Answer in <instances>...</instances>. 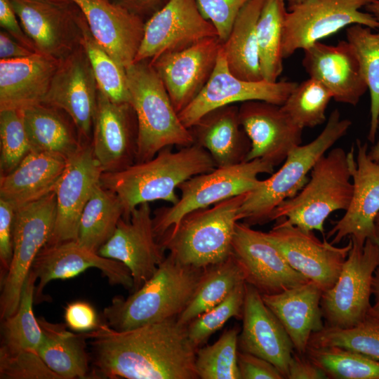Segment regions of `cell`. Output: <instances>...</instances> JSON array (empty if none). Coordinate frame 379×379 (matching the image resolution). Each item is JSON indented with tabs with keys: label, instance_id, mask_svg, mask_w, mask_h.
<instances>
[{
	"label": "cell",
	"instance_id": "6da1fadb",
	"mask_svg": "<svg viewBox=\"0 0 379 379\" xmlns=\"http://www.w3.org/2000/svg\"><path fill=\"white\" fill-rule=\"evenodd\" d=\"M178 317L119 331L107 324L84 333L94 374L126 379H197V348Z\"/></svg>",
	"mask_w": 379,
	"mask_h": 379
},
{
	"label": "cell",
	"instance_id": "7a4b0ae2",
	"mask_svg": "<svg viewBox=\"0 0 379 379\" xmlns=\"http://www.w3.org/2000/svg\"><path fill=\"white\" fill-rule=\"evenodd\" d=\"M171 148L166 147L151 159L123 170L102 173L100 184L119 197L124 218L143 203L163 200L175 204L179 199L175 190L180 184L215 168L209 153L196 143L176 152Z\"/></svg>",
	"mask_w": 379,
	"mask_h": 379
},
{
	"label": "cell",
	"instance_id": "3957f363",
	"mask_svg": "<svg viewBox=\"0 0 379 379\" xmlns=\"http://www.w3.org/2000/svg\"><path fill=\"white\" fill-rule=\"evenodd\" d=\"M204 268L181 264L170 253L154 274L127 298L103 310L105 324L124 331L178 317L189 303Z\"/></svg>",
	"mask_w": 379,
	"mask_h": 379
},
{
	"label": "cell",
	"instance_id": "277c9868",
	"mask_svg": "<svg viewBox=\"0 0 379 379\" xmlns=\"http://www.w3.org/2000/svg\"><path fill=\"white\" fill-rule=\"evenodd\" d=\"M126 73L130 103L138 121L135 162L149 160L166 147L194 144L190 129L180 121L150 60L133 62Z\"/></svg>",
	"mask_w": 379,
	"mask_h": 379
},
{
	"label": "cell",
	"instance_id": "5b68a950",
	"mask_svg": "<svg viewBox=\"0 0 379 379\" xmlns=\"http://www.w3.org/2000/svg\"><path fill=\"white\" fill-rule=\"evenodd\" d=\"M351 125V120L342 119L339 110L333 109L315 139L293 148L277 171L260 180L257 187L246 193L239 209V221L250 226L270 222L275 208L302 188L317 161L347 133Z\"/></svg>",
	"mask_w": 379,
	"mask_h": 379
},
{
	"label": "cell",
	"instance_id": "8992f818",
	"mask_svg": "<svg viewBox=\"0 0 379 379\" xmlns=\"http://www.w3.org/2000/svg\"><path fill=\"white\" fill-rule=\"evenodd\" d=\"M246 193L185 215L178 227L158 241L182 265L206 268L232 253L238 212Z\"/></svg>",
	"mask_w": 379,
	"mask_h": 379
},
{
	"label": "cell",
	"instance_id": "52a82bcc",
	"mask_svg": "<svg viewBox=\"0 0 379 379\" xmlns=\"http://www.w3.org/2000/svg\"><path fill=\"white\" fill-rule=\"evenodd\" d=\"M351 178L347 152L341 147L332 149L317 161L302 188L275 208L270 220L285 218L302 230H317L324 236L328 217L335 211H346L350 204Z\"/></svg>",
	"mask_w": 379,
	"mask_h": 379
},
{
	"label": "cell",
	"instance_id": "ba28073f",
	"mask_svg": "<svg viewBox=\"0 0 379 379\" xmlns=\"http://www.w3.org/2000/svg\"><path fill=\"white\" fill-rule=\"evenodd\" d=\"M274 172L272 165L255 159L215 167L190 178L179 185L180 196L177 203L154 212L153 227L157 240L166 232L175 230L187 213L247 193L257 187L260 174L271 175Z\"/></svg>",
	"mask_w": 379,
	"mask_h": 379
},
{
	"label": "cell",
	"instance_id": "9c48e42d",
	"mask_svg": "<svg viewBox=\"0 0 379 379\" xmlns=\"http://www.w3.org/2000/svg\"><path fill=\"white\" fill-rule=\"evenodd\" d=\"M55 217V190L15 208L12 260L1 282V320L17 311L25 281L37 254L51 237Z\"/></svg>",
	"mask_w": 379,
	"mask_h": 379
},
{
	"label": "cell",
	"instance_id": "30bf717a",
	"mask_svg": "<svg viewBox=\"0 0 379 379\" xmlns=\"http://www.w3.org/2000/svg\"><path fill=\"white\" fill-rule=\"evenodd\" d=\"M352 242L336 282L321 295L325 326L352 328L366 317L371 307L372 279L379 267V243L370 239L362 246Z\"/></svg>",
	"mask_w": 379,
	"mask_h": 379
},
{
	"label": "cell",
	"instance_id": "8fae6325",
	"mask_svg": "<svg viewBox=\"0 0 379 379\" xmlns=\"http://www.w3.org/2000/svg\"><path fill=\"white\" fill-rule=\"evenodd\" d=\"M377 1L306 0L287 8L282 41L284 59L347 26L359 24L378 29L376 18L360 11Z\"/></svg>",
	"mask_w": 379,
	"mask_h": 379
},
{
	"label": "cell",
	"instance_id": "7c38bea8",
	"mask_svg": "<svg viewBox=\"0 0 379 379\" xmlns=\"http://www.w3.org/2000/svg\"><path fill=\"white\" fill-rule=\"evenodd\" d=\"M38 53L61 60L80 44L84 15L70 0H10Z\"/></svg>",
	"mask_w": 379,
	"mask_h": 379
},
{
	"label": "cell",
	"instance_id": "4fadbf2b",
	"mask_svg": "<svg viewBox=\"0 0 379 379\" xmlns=\"http://www.w3.org/2000/svg\"><path fill=\"white\" fill-rule=\"evenodd\" d=\"M266 238L280 251L291 267L316 284L323 292L337 281L352 245L338 247L324 237L320 241L313 231H305L288 222L285 218L276 224Z\"/></svg>",
	"mask_w": 379,
	"mask_h": 379
},
{
	"label": "cell",
	"instance_id": "5bb4252c",
	"mask_svg": "<svg viewBox=\"0 0 379 379\" xmlns=\"http://www.w3.org/2000/svg\"><path fill=\"white\" fill-rule=\"evenodd\" d=\"M357 155L354 146L347 152V161L353 183L350 204L343 216L334 222L326 239L333 237L336 244L346 237L364 246L370 239L379 243V227L375 218L379 213V161L368 156V145L357 140Z\"/></svg>",
	"mask_w": 379,
	"mask_h": 379
},
{
	"label": "cell",
	"instance_id": "9a60e30c",
	"mask_svg": "<svg viewBox=\"0 0 379 379\" xmlns=\"http://www.w3.org/2000/svg\"><path fill=\"white\" fill-rule=\"evenodd\" d=\"M297 85L289 81H248L236 77L227 67L221 46L209 80L178 116L183 125L190 128L208 112L227 105L262 100L281 106Z\"/></svg>",
	"mask_w": 379,
	"mask_h": 379
},
{
	"label": "cell",
	"instance_id": "2e32d148",
	"mask_svg": "<svg viewBox=\"0 0 379 379\" xmlns=\"http://www.w3.org/2000/svg\"><path fill=\"white\" fill-rule=\"evenodd\" d=\"M213 36H218V32L202 15L197 0H169L145 22L143 38L134 62L151 60Z\"/></svg>",
	"mask_w": 379,
	"mask_h": 379
},
{
	"label": "cell",
	"instance_id": "e0dca14e",
	"mask_svg": "<svg viewBox=\"0 0 379 379\" xmlns=\"http://www.w3.org/2000/svg\"><path fill=\"white\" fill-rule=\"evenodd\" d=\"M164 251L154 231L149 204L143 203L131 211L128 218L120 220L113 235L98 253L128 267L134 291L154 274L165 258Z\"/></svg>",
	"mask_w": 379,
	"mask_h": 379
},
{
	"label": "cell",
	"instance_id": "ac0fdd59",
	"mask_svg": "<svg viewBox=\"0 0 379 379\" xmlns=\"http://www.w3.org/2000/svg\"><path fill=\"white\" fill-rule=\"evenodd\" d=\"M98 87L81 46L60 60L44 104L64 111L84 141L91 142Z\"/></svg>",
	"mask_w": 379,
	"mask_h": 379
},
{
	"label": "cell",
	"instance_id": "d6986e66",
	"mask_svg": "<svg viewBox=\"0 0 379 379\" xmlns=\"http://www.w3.org/2000/svg\"><path fill=\"white\" fill-rule=\"evenodd\" d=\"M232 254L244 272L245 282L261 294H274L310 281L287 262L264 232L237 222Z\"/></svg>",
	"mask_w": 379,
	"mask_h": 379
},
{
	"label": "cell",
	"instance_id": "ffe728a7",
	"mask_svg": "<svg viewBox=\"0 0 379 379\" xmlns=\"http://www.w3.org/2000/svg\"><path fill=\"white\" fill-rule=\"evenodd\" d=\"M221 46L218 36L208 37L150 60L178 113L199 95L209 80Z\"/></svg>",
	"mask_w": 379,
	"mask_h": 379
},
{
	"label": "cell",
	"instance_id": "44dd1931",
	"mask_svg": "<svg viewBox=\"0 0 379 379\" xmlns=\"http://www.w3.org/2000/svg\"><path fill=\"white\" fill-rule=\"evenodd\" d=\"M138 133L132 105L114 102L98 89L91 146L103 173L119 171L135 163Z\"/></svg>",
	"mask_w": 379,
	"mask_h": 379
},
{
	"label": "cell",
	"instance_id": "7402d4cb",
	"mask_svg": "<svg viewBox=\"0 0 379 379\" xmlns=\"http://www.w3.org/2000/svg\"><path fill=\"white\" fill-rule=\"evenodd\" d=\"M239 119L251 141L246 161L260 159L274 167L301 145L303 128L280 105L262 100L241 102Z\"/></svg>",
	"mask_w": 379,
	"mask_h": 379
},
{
	"label": "cell",
	"instance_id": "603a6c76",
	"mask_svg": "<svg viewBox=\"0 0 379 379\" xmlns=\"http://www.w3.org/2000/svg\"><path fill=\"white\" fill-rule=\"evenodd\" d=\"M103 173L95 158L91 142L67 159V166L55 188L56 217L46 244L77 240L82 211Z\"/></svg>",
	"mask_w": 379,
	"mask_h": 379
},
{
	"label": "cell",
	"instance_id": "cb8c5ba5",
	"mask_svg": "<svg viewBox=\"0 0 379 379\" xmlns=\"http://www.w3.org/2000/svg\"><path fill=\"white\" fill-rule=\"evenodd\" d=\"M93 267L100 270L111 284L133 289L131 274L124 264L69 240L46 244L37 254L31 269L39 281L34 300L43 297L44 288L51 281L72 278Z\"/></svg>",
	"mask_w": 379,
	"mask_h": 379
},
{
	"label": "cell",
	"instance_id": "d4e9b609",
	"mask_svg": "<svg viewBox=\"0 0 379 379\" xmlns=\"http://www.w3.org/2000/svg\"><path fill=\"white\" fill-rule=\"evenodd\" d=\"M242 329L239 335V350L272 363L288 378L293 344L284 327L264 302L262 294L245 283Z\"/></svg>",
	"mask_w": 379,
	"mask_h": 379
},
{
	"label": "cell",
	"instance_id": "484cf974",
	"mask_svg": "<svg viewBox=\"0 0 379 379\" xmlns=\"http://www.w3.org/2000/svg\"><path fill=\"white\" fill-rule=\"evenodd\" d=\"M302 64L310 77L320 81L338 102L355 106L368 90L357 54L350 42L317 41L303 49Z\"/></svg>",
	"mask_w": 379,
	"mask_h": 379
},
{
	"label": "cell",
	"instance_id": "4316f807",
	"mask_svg": "<svg viewBox=\"0 0 379 379\" xmlns=\"http://www.w3.org/2000/svg\"><path fill=\"white\" fill-rule=\"evenodd\" d=\"M80 8L98 44L126 69L135 59L145 21L108 0H70Z\"/></svg>",
	"mask_w": 379,
	"mask_h": 379
},
{
	"label": "cell",
	"instance_id": "83f0119b",
	"mask_svg": "<svg viewBox=\"0 0 379 379\" xmlns=\"http://www.w3.org/2000/svg\"><path fill=\"white\" fill-rule=\"evenodd\" d=\"M60 60L40 53L0 60V111L43 103Z\"/></svg>",
	"mask_w": 379,
	"mask_h": 379
},
{
	"label": "cell",
	"instance_id": "f1b7e54d",
	"mask_svg": "<svg viewBox=\"0 0 379 379\" xmlns=\"http://www.w3.org/2000/svg\"><path fill=\"white\" fill-rule=\"evenodd\" d=\"M189 129L194 143L209 153L215 167L246 161L251 145L240 121L239 105L231 104L215 108Z\"/></svg>",
	"mask_w": 379,
	"mask_h": 379
},
{
	"label": "cell",
	"instance_id": "f546056e",
	"mask_svg": "<svg viewBox=\"0 0 379 379\" xmlns=\"http://www.w3.org/2000/svg\"><path fill=\"white\" fill-rule=\"evenodd\" d=\"M323 291L308 281L274 294H262L266 305L279 319L295 352L305 354L311 335L324 328L321 299Z\"/></svg>",
	"mask_w": 379,
	"mask_h": 379
},
{
	"label": "cell",
	"instance_id": "4dcf8cb0",
	"mask_svg": "<svg viewBox=\"0 0 379 379\" xmlns=\"http://www.w3.org/2000/svg\"><path fill=\"white\" fill-rule=\"evenodd\" d=\"M67 164L55 154L31 151L11 172L0 176V199L15 208L55 190Z\"/></svg>",
	"mask_w": 379,
	"mask_h": 379
},
{
	"label": "cell",
	"instance_id": "1f68e13d",
	"mask_svg": "<svg viewBox=\"0 0 379 379\" xmlns=\"http://www.w3.org/2000/svg\"><path fill=\"white\" fill-rule=\"evenodd\" d=\"M60 111L41 103L22 109V113L32 150L55 154L68 159L86 142Z\"/></svg>",
	"mask_w": 379,
	"mask_h": 379
},
{
	"label": "cell",
	"instance_id": "d6a6232c",
	"mask_svg": "<svg viewBox=\"0 0 379 379\" xmlns=\"http://www.w3.org/2000/svg\"><path fill=\"white\" fill-rule=\"evenodd\" d=\"M264 0H249L240 10L222 51L227 67L248 81L263 80L260 65L256 26Z\"/></svg>",
	"mask_w": 379,
	"mask_h": 379
},
{
	"label": "cell",
	"instance_id": "836d02e7",
	"mask_svg": "<svg viewBox=\"0 0 379 379\" xmlns=\"http://www.w3.org/2000/svg\"><path fill=\"white\" fill-rule=\"evenodd\" d=\"M38 321L43 332L38 353L44 363L60 379L86 378L89 366L85 334H75L41 317Z\"/></svg>",
	"mask_w": 379,
	"mask_h": 379
},
{
	"label": "cell",
	"instance_id": "e575fe53",
	"mask_svg": "<svg viewBox=\"0 0 379 379\" xmlns=\"http://www.w3.org/2000/svg\"><path fill=\"white\" fill-rule=\"evenodd\" d=\"M245 283L242 269L232 255L204 268L196 289L178 321L187 326L201 314L223 301L239 285Z\"/></svg>",
	"mask_w": 379,
	"mask_h": 379
},
{
	"label": "cell",
	"instance_id": "d590c367",
	"mask_svg": "<svg viewBox=\"0 0 379 379\" xmlns=\"http://www.w3.org/2000/svg\"><path fill=\"white\" fill-rule=\"evenodd\" d=\"M124 214L119 197L100 182L82 211L77 241L85 248L98 253L113 235Z\"/></svg>",
	"mask_w": 379,
	"mask_h": 379
},
{
	"label": "cell",
	"instance_id": "8d00e7d4",
	"mask_svg": "<svg viewBox=\"0 0 379 379\" xmlns=\"http://www.w3.org/2000/svg\"><path fill=\"white\" fill-rule=\"evenodd\" d=\"M36 277L31 270L23 285L17 311L3 319L0 352L37 351L43 332L33 312Z\"/></svg>",
	"mask_w": 379,
	"mask_h": 379
},
{
	"label": "cell",
	"instance_id": "74e56055",
	"mask_svg": "<svg viewBox=\"0 0 379 379\" xmlns=\"http://www.w3.org/2000/svg\"><path fill=\"white\" fill-rule=\"evenodd\" d=\"M286 0H264L256 32L263 80L276 82L283 71L282 41Z\"/></svg>",
	"mask_w": 379,
	"mask_h": 379
},
{
	"label": "cell",
	"instance_id": "f35d334b",
	"mask_svg": "<svg viewBox=\"0 0 379 379\" xmlns=\"http://www.w3.org/2000/svg\"><path fill=\"white\" fill-rule=\"evenodd\" d=\"M359 24L346 30L347 41L354 47L371 97V120L368 140L373 143L379 119V32Z\"/></svg>",
	"mask_w": 379,
	"mask_h": 379
},
{
	"label": "cell",
	"instance_id": "ab89813d",
	"mask_svg": "<svg viewBox=\"0 0 379 379\" xmlns=\"http://www.w3.org/2000/svg\"><path fill=\"white\" fill-rule=\"evenodd\" d=\"M81 29L80 44L87 55L98 89L114 102L130 103L126 69L120 66L98 44L84 15L81 22Z\"/></svg>",
	"mask_w": 379,
	"mask_h": 379
},
{
	"label": "cell",
	"instance_id": "60d3db41",
	"mask_svg": "<svg viewBox=\"0 0 379 379\" xmlns=\"http://www.w3.org/2000/svg\"><path fill=\"white\" fill-rule=\"evenodd\" d=\"M306 355L331 379H379V361L338 346L307 347Z\"/></svg>",
	"mask_w": 379,
	"mask_h": 379
},
{
	"label": "cell",
	"instance_id": "b9f144b4",
	"mask_svg": "<svg viewBox=\"0 0 379 379\" xmlns=\"http://www.w3.org/2000/svg\"><path fill=\"white\" fill-rule=\"evenodd\" d=\"M338 346L379 361V317L368 312L356 326L349 328L324 326L313 333L308 347Z\"/></svg>",
	"mask_w": 379,
	"mask_h": 379
},
{
	"label": "cell",
	"instance_id": "7bdbcfd3",
	"mask_svg": "<svg viewBox=\"0 0 379 379\" xmlns=\"http://www.w3.org/2000/svg\"><path fill=\"white\" fill-rule=\"evenodd\" d=\"M239 330H226L217 341L199 347L195 368L201 379H241L237 363Z\"/></svg>",
	"mask_w": 379,
	"mask_h": 379
},
{
	"label": "cell",
	"instance_id": "ee69618b",
	"mask_svg": "<svg viewBox=\"0 0 379 379\" xmlns=\"http://www.w3.org/2000/svg\"><path fill=\"white\" fill-rule=\"evenodd\" d=\"M331 92L318 80L310 77L298 84L290 93L282 109L303 129L324 124Z\"/></svg>",
	"mask_w": 379,
	"mask_h": 379
},
{
	"label": "cell",
	"instance_id": "f6af8a7d",
	"mask_svg": "<svg viewBox=\"0 0 379 379\" xmlns=\"http://www.w3.org/2000/svg\"><path fill=\"white\" fill-rule=\"evenodd\" d=\"M245 283L237 286L220 303L201 314L187 325L188 337L196 348L205 343L230 319H242Z\"/></svg>",
	"mask_w": 379,
	"mask_h": 379
},
{
	"label": "cell",
	"instance_id": "bcb514c9",
	"mask_svg": "<svg viewBox=\"0 0 379 379\" xmlns=\"http://www.w3.org/2000/svg\"><path fill=\"white\" fill-rule=\"evenodd\" d=\"M0 174L13 171L31 152L22 110L0 111Z\"/></svg>",
	"mask_w": 379,
	"mask_h": 379
},
{
	"label": "cell",
	"instance_id": "7dc6e473",
	"mask_svg": "<svg viewBox=\"0 0 379 379\" xmlns=\"http://www.w3.org/2000/svg\"><path fill=\"white\" fill-rule=\"evenodd\" d=\"M1 379H60L44 363L37 351L0 352Z\"/></svg>",
	"mask_w": 379,
	"mask_h": 379
},
{
	"label": "cell",
	"instance_id": "c3c4849f",
	"mask_svg": "<svg viewBox=\"0 0 379 379\" xmlns=\"http://www.w3.org/2000/svg\"><path fill=\"white\" fill-rule=\"evenodd\" d=\"M249 0H197L199 8L225 41L240 10Z\"/></svg>",
	"mask_w": 379,
	"mask_h": 379
},
{
	"label": "cell",
	"instance_id": "681fc988",
	"mask_svg": "<svg viewBox=\"0 0 379 379\" xmlns=\"http://www.w3.org/2000/svg\"><path fill=\"white\" fill-rule=\"evenodd\" d=\"M15 208L0 199L1 282L5 278L13 257V232Z\"/></svg>",
	"mask_w": 379,
	"mask_h": 379
},
{
	"label": "cell",
	"instance_id": "f907efd6",
	"mask_svg": "<svg viewBox=\"0 0 379 379\" xmlns=\"http://www.w3.org/2000/svg\"><path fill=\"white\" fill-rule=\"evenodd\" d=\"M237 363L241 379H284L280 371L270 361L239 350Z\"/></svg>",
	"mask_w": 379,
	"mask_h": 379
},
{
	"label": "cell",
	"instance_id": "816d5d0a",
	"mask_svg": "<svg viewBox=\"0 0 379 379\" xmlns=\"http://www.w3.org/2000/svg\"><path fill=\"white\" fill-rule=\"evenodd\" d=\"M64 317L68 327L72 331L78 333L91 332L100 325L93 307L84 301H76L68 304L65 309Z\"/></svg>",
	"mask_w": 379,
	"mask_h": 379
},
{
	"label": "cell",
	"instance_id": "f5cc1de1",
	"mask_svg": "<svg viewBox=\"0 0 379 379\" xmlns=\"http://www.w3.org/2000/svg\"><path fill=\"white\" fill-rule=\"evenodd\" d=\"M0 25L4 30L18 42L38 53L34 44L23 30L10 0H0Z\"/></svg>",
	"mask_w": 379,
	"mask_h": 379
},
{
	"label": "cell",
	"instance_id": "db71d44e",
	"mask_svg": "<svg viewBox=\"0 0 379 379\" xmlns=\"http://www.w3.org/2000/svg\"><path fill=\"white\" fill-rule=\"evenodd\" d=\"M327 378L319 368L305 354L294 352L288 366L287 379H324Z\"/></svg>",
	"mask_w": 379,
	"mask_h": 379
},
{
	"label": "cell",
	"instance_id": "11a10c76",
	"mask_svg": "<svg viewBox=\"0 0 379 379\" xmlns=\"http://www.w3.org/2000/svg\"><path fill=\"white\" fill-rule=\"evenodd\" d=\"M146 22L169 0H108Z\"/></svg>",
	"mask_w": 379,
	"mask_h": 379
},
{
	"label": "cell",
	"instance_id": "9f6ffc18",
	"mask_svg": "<svg viewBox=\"0 0 379 379\" xmlns=\"http://www.w3.org/2000/svg\"><path fill=\"white\" fill-rule=\"evenodd\" d=\"M33 51L22 45L4 30L0 32V60H10L29 56Z\"/></svg>",
	"mask_w": 379,
	"mask_h": 379
},
{
	"label": "cell",
	"instance_id": "6f0895ef",
	"mask_svg": "<svg viewBox=\"0 0 379 379\" xmlns=\"http://www.w3.org/2000/svg\"><path fill=\"white\" fill-rule=\"evenodd\" d=\"M371 293L374 297V300L369 312L371 314L379 317V267H377L373 274Z\"/></svg>",
	"mask_w": 379,
	"mask_h": 379
},
{
	"label": "cell",
	"instance_id": "680465c9",
	"mask_svg": "<svg viewBox=\"0 0 379 379\" xmlns=\"http://www.w3.org/2000/svg\"><path fill=\"white\" fill-rule=\"evenodd\" d=\"M378 128H379V119H378ZM368 156L370 159L374 161H379V138L376 143L373 145L369 151H368Z\"/></svg>",
	"mask_w": 379,
	"mask_h": 379
},
{
	"label": "cell",
	"instance_id": "91938a15",
	"mask_svg": "<svg viewBox=\"0 0 379 379\" xmlns=\"http://www.w3.org/2000/svg\"><path fill=\"white\" fill-rule=\"evenodd\" d=\"M365 8L366 11L372 14L379 22V0L368 4Z\"/></svg>",
	"mask_w": 379,
	"mask_h": 379
},
{
	"label": "cell",
	"instance_id": "94428289",
	"mask_svg": "<svg viewBox=\"0 0 379 379\" xmlns=\"http://www.w3.org/2000/svg\"><path fill=\"white\" fill-rule=\"evenodd\" d=\"M306 0H287L288 7H291L293 6H295L297 4H299Z\"/></svg>",
	"mask_w": 379,
	"mask_h": 379
},
{
	"label": "cell",
	"instance_id": "6125c7cd",
	"mask_svg": "<svg viewBox=\"0 0 379 379\" xmlns=\"http://www.w3.org/2000/svg\"><path fill=\"white\" fill-rule=\"evenodd\" d=\"M375 224L379 227V213L375 218Z\"/></svg>",
	"mask_w": 379,
	"mask_h": 379
}]
</instances>
